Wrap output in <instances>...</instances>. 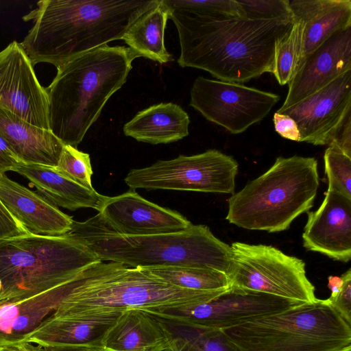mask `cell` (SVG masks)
<instances>
[{
  "mask_svg": "<svg viewBox=\"0 0 351 351\" xmlns=\"http://www.w3.org/2000/svg\"><path fill=\"white\" fill-rule=\"evenodd\" d=\"M304 247L343 262L351 258V199L330 187L319 208L307 212Z\"/></svg>",
  "mask_w": 351,
  "mask_h": 351,
  "instance_id": "e0dca14e",
  "label": "cell"
},
{
  "mask_svg": "<svg viewBox=\"0 0 351 351\" xmlns=\"http://www.w3.org/2000/svg\"><path fill=\"white\" fill-rule=\"evenodd\" d=\"M179 37L181 67L210 73L220 81L243 83L274 70L277 43L293 18L217 19L192 12L178 0H162Z\"/></svg>",
  "mask_w": 351,
  "mask_h": 351,
  "instance_id": "6da1fadb",
  "label": "cell"
},
{
  "mask_svg": "<svg viewBox=\"0 0 351 351\" xmlns=\"http://www.w3.org/2000/svg\"><path fill=\"white\" fill-rule=\"evenodd\" d=\"M63 236L82 244L101 261L130 267H193L229 277L234 264L231 246L201 224L176 232L130 236L113 231L97 214L83 222L73 220Z\"/></svg>",
  "mask_w": 351,
  "mask_h": 351,
  "instance_id": "277c9868",
  "label": "cell"
},
{
  "mask_svg": "<svg viewBox=\"0 0 351 351\" xmlns=\"http://www.w3.org/2000/svg\"><path fill=\"white\" fill-rule=\"evenodd\" d=\"M169 12L162 0L144 13L129 28L122 40L140 57L165 64L173 61L166 49L164 34Z\"/></svg>",
  "mask_w": 351,
  "mask_h": 351,
  "instance_id": "484cf974",
  "label": "cell"
},
{
  "mask_svg": "<svg viewBox=\"0 0 351 351\" xmlns=\"http://www.w3.org/2000/svg\"><path fill=\"white\" fill-rule=\"evenodd\" d=\"M98 215L113 231L143 236L180 232L192 224L179 213L152 203L134 190L106 196Z\"/></svg>",
  "mask_w": 351,
  "mask_h": 351,
  "instance_id": "9a60e30c",
  "label": "cell"
},
{
  "mask_svg": "<svg viewBox=\"0 0 351 351\" xmlns=\"http://www.w3.org/2000/svg\"><path fill=\"white\" fill-rule=\"evenodd\" d=\"M171 341L165 324L141 309L121 313L106 332L102 347L106 351H164Z\"/></svg>",
  "mask_w": 351,
  "mask_h": 351,
  "instance_id": "7402d4cb",
  "label": "cell"
},
{
  "mask_svg": "<svg viewBox=\"0 0 351 351\" xmlns=\"http://www.w3.org/2000/svg\"><path fill=\"white\" fill-rule=\"evenodd\" d=\"M230 287L258 291L299 303L316 300L304 262L271 245L234 242Z\"/></svg>",
  "mask_w": 351,
  "mask_h": 351,
  "instance_id": "9c48e42d",
  "label": "cell"
},
{
  "mask_svg": "<svg viewBox=\"0 0 351 351\" xmlns=\"http://www.w3.org/2000/svg\"><path fill=\"white\" fill-rule=\"evenodd\" d=\"M331 145L337 146L351 157V115L348 116L340 125L330 145Z\"/></svg>",
  "mask_w": 351,
  "mask_h": 351,
  "instance_id": "74e56055",
  "label": "cell"
},
{
  "mask_svg": "<svg viewBox=\"0 0 351 351\" xmlns=\"http://www.w3.org/2000/svg\"><path fill=\"white\" fill-rule=\"evenodd\" d=\"M121 313L79 317H50L23 341L42 347L102 346L106 332Z\"/></svg>",
  "mask_w": 351,
  "mask_h": 351,
  "instance_id": "ffe728a7",
  "label": "cell"
},
{
  "mask_svg": "<svg viewBox=\"0 0 351 351\" xmlns=\"http://www.w3.org/2000/svg\"><path fill=\"white\" fill-rule=\"evenodd\" d=\"M100 261L82 244L31 234L0 241V302L27 298L60 284Z\"/></svg>",
  "mask_w": 351,
  "mask_h": 351,
  "instance_id": "ba28073f",
  "label": "cell"
},
{
  "mask_svg": "<svg viewBox=\"0 0 351 351\" xmlns=\"http://www.w3.org/2000/svg\"><path fill=\"white\" fill-rule=\"evenodd\" d=\"M0 134L23 163L56 167L64 144L49 130L0 107Z\"/></svg>",
  "mask_w": 351,
  "mask_h": 351,
  "instance_id": "603a6c76",
  "label": "cell"
},
{
  "mask_svg": "<svg viewBox=\"0 0 351 351\" xmlns=\"http://www.w3.org/2000/svg\"><path fill=\"white\" fill-rule=\"evenodd\" d=\"M238 163L217 149L158 160L151 166L131 169L124 179L131 189H167L234 193Z\"/></svg>",
  "mask_w": 351,
  "mask_h": 351,
  "instance_id": "30bf717a",
  "label": "cell"
},
{
  "mask_svg": "<svg viewBox=\"0 0 351 351\" xmlns=\"http://www.w3.org/2000/svg\"><path fill=\"white\" fill-rule=\"evenodd\" d=\"M0 199L13 217L31 234L61 237L73 219L39 193L0 175Z\"/></svg>",
  "mask_w": 351,
  "mask_h": 351,
  "instance_id": "ac0fdd59",
  "label": "cell"
},
{
  "mask_svg": "<svg viewBox=\"0 0 351 351\" xmlns=\"http://www.w3.org/2000/svg\"><path fill=\"white\" fill-rule=\"evenodd\" d=\"M23 163L15 154L11 146L0 134V175L14 169Z\"/></svg>",
  "mask_w": 351,
  "mask_h": 351,
  "instance_id": "8d00e7d4",
  "label": "cell"
},
{
  "mask_svg": "<svg viewBox=\"0 0 351 351\" xmlns=\"http://www.w3.org/2000/svg\"><path fill=\"white\" fill-rule=\"evenodd\" d=\"M13 171L29 180L38 193L56 206L70 210L82 208L99 210L106 196L73 182L54 167L22 163Z\"/></svg>",
  "mask_w": 351,
  "mask_h": 351,
  "instance_id": "cb8c5ba5",
  "label": "cell"
},
{
  "mask_svg": "<svg viewBox=\"0 0 351 351\" xmlns=\"http://www.w3.org/2000/svg\"><path fill=\"white\" fill-rule=\"evenodd\" d=\"M301 304L265 293L230 287L207 302L146 312L165 321L222 331Z\"/></svg>",
  "mask_w": 351,
  "mask_h": 351,
  "instance_id": "7c38bea8",
  "label": "cell"
},
{
  "mask_svg": "<svg viewBox=\"0 0 351 351\" xmlns=\"http://www.w3.org/2000/svg\"><path fill=\"white\" fill-rule=\"evenodd\" d=\"M29 234L0 199V241Z\"/></svg>",
  "mask_w": 351,
  "mask_h": 351,
  "instance_id": "e575fe53",
  "label": "cell"
},
{
  "mask_svg": "<svg viewBox=\"0 0 351 351\" xmlns=\"http://www.w3.org/2000/svg\"><path fill=\"white\" fill-rule=\"evenodd\" d=\"M159 0H43L23 16L34 24L21 45L33 65L60 67L75 57L122 40Z\"/></svg>",
  "mask_w": 351,
  "mask_h": 351,
  "instance_id": "7a4b0ae2",
  "label": "cell"
},
{
  "mask_svg": "<svg viewBox=\"0 0 351 351\" xmlns=\"http://www.w3.org/2000/svg\"><path fill=\"white\" fill-rule=\"evenodd\" d=\"M328 288L331 291L330 300L334 299L341 291L343 286V279L341 277L330 276L328 277Z\"/></svg>",
  "mask_w": 351,
  "mask_h": 351,
  "instance_id": "60d3db41",
  "label": "cell"
},
{
  "mask_svg": "<svg viewBox=\"0 0 351 351\" xmlns=\"http://www.w3.org/2000/svg\"><path fill=\"white\" fill-rule=\"evenodd\" d=\"M250 19L293 18L289 0H237Z\"/></svg>",
  "mask_w": 351,
  "mask_h": 351,
  "instance_id": "d6a6232c",
  "label": "cell"
},
{
  "mask_svg": "<svg viewBox=\"0 0 351 351\" xmlns=\"http://www.w3.org/2000/svg\"><path fill=\"white\" fill-rule=\"evenodd\" d=\"M141 268L152 276L182 289L209 291L230 287L228 276L216 270L184 266Z\"/></svg>",
  "mask_w": 351,
  "mask_h": 351,
  "instance_id": "4316f807",
  "label": "cell"
},
{
  "mask_svg": "<svg viewBox=\"0 0 351 351\" xmlns=\"http://www.w3.org/2000/svg\"><path fill=\"white\" fill-rule=\"evenodd\" d=\"M0 107L49 130L46 89L21 43L15 40L0 51Z\"/></svg>",
  "mask_w": 351,
  "mask_h": 351,
  "instance_id": "4fadbf2b",
  "label": "cell"
},
{
  "mask_svg": "<svg viewBox=\"0 0 351 351\" xmlns=\"http://www.w3.org/2000/svg\"><path fill=\"white\" fill-rule=\"evenodd\" d=\"M276 132L282 137L300 142V131L295 121L289 116L277 112L273 116Z\"/></svg>",
  "mask_w": 351,
  "mask_h": 351,
  "instance_id": "d590c367",
  "label": "cell"
},
{
  "mask_svg": "<svg viewBox=\"0 0 351 351\" xmlns=\"http://www.w3.org/2000/svg\"><path fill=\"white\" fill-rule=\"evenodd\" d=\"M328 186L351 199V157L331 145L324 156Z\"/></svg>",
  "mask_w": 351,
  "mask_h": 351,
  "instance_id": "f546056e",
  "label": "cell"
},
{
  "mask_svg": "<svg viewBox=\"0 0 351 351\" xmlns=\"http://www.w3.org/2000/svg\"><path fill=\"white\" fill-rule=\"evenodd\" d=\"M160 319L171 335L164 351H234L221 330Z\"/></svg>",
  "mask_w": 351,
  "mask_h": 351,
  "instance_id": "83f0119b",
  "label": "cell"
},
{
  "mask_svg": "<svg viewBox=\"0 0 351 351\" xmlns=\"http://www.w3.org/2000/svg\"><path fill=\"white\" fill-rule=\"evenodd\" d=\"M343 351H351V348H349V349H347V350H344Z\"/></svg>",
  "mask_w": 351,
  "mask_h": 351,
  "instance_id": "7bdbcfd3",
  "label": "cell"
},
{
  "mask_svg": "<svg viewBox=\"0 0 351 351\" xmlns=\"http://www.w3.org/2000/svg\"><path fill=\"white\" fill-rule=\"evenodd\" d=\"M1 292H2V282H1V280L0 279V295H1Z\"/></svg>",
  "mask_w": 351,
  "mask_h": 351,
  "instance_id": "b9f144b4",
  "label": "cell"
},
{
  "mask_svg": "<svg viewBox=\"0 0 351 351\" xmlns=\"http://www.w3.org/2000/svg\"><path fill=\"white\" fill-rule=\"evenodd\" d=\"M138 57L129 47L105 45L57 68L45 88L49 130L64 145L77 148L108 99L125 83Z\"/></svg>",
  "mask_w": 351,
  "mask_h": 351,
  "instance_id": "3957f363",
  "label": "cell"
},
{
  "mask_svg": "<svg viewBox=\"0 0 351 351\" xmlns=\"http://www.w3.org/2000/svg\"><path fill=\"white\" fill-rule=\"evenodd\" d=\"M66 282L27 298L0 302V347L23 341L50 317L65 297Z\"/></svg>",
  "mask_w": 351,
  "mask_h": 351,
  "instance_id": "d6986e66",
  "label": "cell"
},
{
  "mask_svg": "<svg viewBox=\"0 0 351 351\" xmlns=\"http://www.w3.org/2000/svg\"><path fill=\"white\" fill-rule=\"evenodd\" d=\"M291 31L276 44L272 74L280 85L288 84L301 62L303 25L293 19Z\"/></svg>",
  "mask_w": 351,
  "mask_h": 351,
  "instance_id": "f1b7e54d",
  "label": "cell"
},
{
  "mask_svg": "<svg viewBox=\"0 0 351 351\" xmlns=\"http://www.w3.org/2000/svg\"><path fill=\"white\" fill-rule=\"evenodd\" d=\"M351 70V27L322 43L302 62L288 84L287 95L278 111L285 110Z\"/></svg>",
  "mask_w": 351,
  "mask_h": 351,
  "instance_id": "2e32d148",
  "label": "cell"
},
{
  "mask_svg": "<svg viewBox=\"0 0 351 351\" xmlns=\"http://www.w3.org/2000/svg\"><path fill=\"white\" fill-rule=\"evenodd\" d=\"M190 119L180 106L160 103L139 111L123 128L125 136L153 145L178 141L189 135Z\"/></svg>",
  "mask_w": 351,
  "mask_h": 351,
  "instance_id": "d4e9b609",
  "label": "cell"
},
{
  "mask_svg": "<svg viewBox=\"0 0 351 351\" xmlns=\"http://www.w3.org/2000/svg\"><path fill=\"white\" fill-rule=\"evenodd\" d=\"M42 348L43 351H106L102 346H94L42 347Z\"/></svg>",
  "mask_w": 351,
  "mask_h": 351,
  "instance_id": "ab89813d",
  "label": "cell"
},
{
  "mask_svg": "<svg viewBox=\"0 0 351 351\" xmlns=\"http://www.w3.org/2000/svg\"><path fill=\"white\" fill-rule=\"evenodd\" d=\"M319 184L315 158L278 157L267 171L232 195L226 219L247 230H287L313 206Z\"/></svg>",
  "mask_w": 351,
  "mask_h": 351,
  "instance_id": "8992f818",
  "label": "cell"
},
{
  "mask_svg": "<svg viewBox=\"0 0 351 351\" xmlns=\"http://www.w3.org/2000/svg\"><path fill=\"white\" fill-rule=\"evenodd\" d=\"M289 5L293 19L303 25L300 66L328 38L351 27L350 0H291Z\"/></svg>",
  "mask_w": 351,
  "mask_h": 351,
  "instance_id": "44dd1931",
  "label": "cell"
},
{
  "mask_svg": "<svg viewBox=\"0 0 351 351\" xmlns=\"http://www.w3.org/2000/svg\"><path fill=\"white\" fill-rule=\"evenodd\" d=\"M54 168L78 184L90 190L94 189L91 181L93 170L88 154L64 145L58 164Z\"/></svg>",
  "mask_w": 351,
  "mask_h": 351,
  "instance_id": "4dcf8cb0",
  "label": "cell"
},
{
  "mask_svg": "<svg viewBox=\"0 0 351 351\" xmlns=\"http://www.w3.org/2000/svg\"><path fill=\"white\" fill-rule=\"evenodd\" d=\"M226 289H182L152 276L143 268L100 261L66 282L65 297L51 317H79L133 308L148 312L193 306L207 302Z\"/></svg>",
  "mask_w": 351,
  "mask_h": 351,
  "instance_id": "5b68a950",
  "label": "cell"
},
{
  "mask_svg": "<svg viewBox=\"0 0 351 351\" xmlns=\"http://www.w3.org/2000/svg\"><path fill=\"white\" fill-rule=\"evenodd\" d=\"M276 112L295 121L300 142L330 145L340 125L351 115V70L295 104Z\"/></svg>",
  "mask_w": 351,
  "mask_h": 351,
  "instance_id": "5bb4252c",
  "label": "cell"
},
{
  "mask_svg": "<svg viewBox=\"0 0 351 351\" xmlns=\"http://www.w3.org/2000/svg\"><path fill=\"white\" fill-rule=\"evenodd\" d=\"M280 98L242 84L198 77L192 85L189 105L208 121L237 134L263 119Z\"/></svg>",
  "mask_w": 351,
  "mask_h": 351,
  "instance_id": "8fae6325",
  "label": "cell"
},
{
  "mask_svg": "<svg viewBox=\"0 0 351 351\" xmlns=\"http://www.w3.org/2000/svg\"><path fill=\"white\" fill-rule=\"evenodd\" d=\"M343 286L338 295L332 300L326 299L350 324H351V269L341 276Z\"/></svg>",
  "mask_w": 351,
  "mask_h": 351,
  "instance_id": "836d02e7",
  "label": "cell"
},
{
  "mask_svg": "<svg viewBox=\"0 0 351 351\" xmlns=\"http://www.w3.org/2000/svg\"><path fill=\"white\" fill-rule=\"evenodd\" d=\"M0 351H43L40 346L20 341L0 347Z\"/></svg>",
  "mask_w": 351,
  "mask_h": 351,
  "instance_id": "f35d334b",
  "label": "cell"
},
{
  "mask_svg": "<svg viewBox=\"0 0 351 351\" xmlns=\"http://www.w3.org/2000/svg\"><path fill=\"white\" fill-rule=\"evenodd\" d=\"M234 351H343L350 324L327 300L316 298L222 330Z\"/></svg>",
  "mask_w": 351,
  "mask_h": 351,
  "instance_id": "52a82bcc",
  "label": "cell"
},
{
  "mask_svg": "<svg viewBox=\"0 0 351 351\" xmlns=\"http://www.w3.org/2000/svg\"><path fill=\"white\" fill-rule=\"evenodd\" d=\"M186 10L217 19L245 18L237 0H178Z\"/></svg>",
  "mask_w": 351,
  "mask_h": 351,
  "instance_id": "1f68e13d",
  "label": "cell"
}]
</instances>
